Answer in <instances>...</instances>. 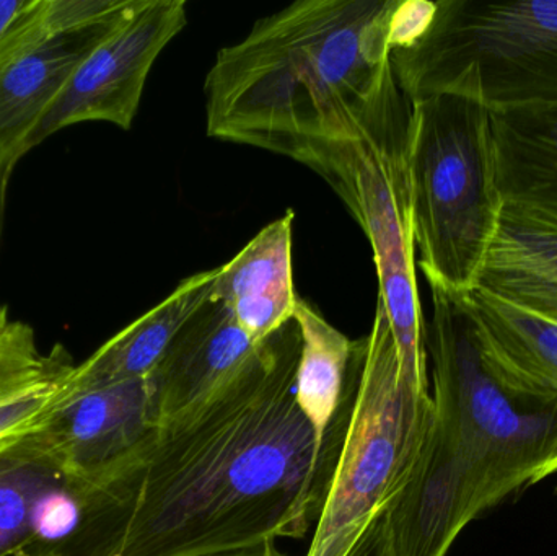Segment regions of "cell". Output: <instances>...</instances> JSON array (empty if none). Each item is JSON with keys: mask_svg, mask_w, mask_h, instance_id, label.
Instances as JSON below:
<instances>
[{"mask_svg": "<svg viewBox=\"0 0 557 556\" xmlns=\"http://www.w3.org/2000/svg\"><path fill=\"white\" fill-rule=\"evenodd\" d=\"M295 320L231 381L172 420L85 496L48 556H276L317 524L343 437L323 447L295 400Z\"/></svg>", "mask_w": 557, "mask_h": 556, "instance_id": "1", "label": "cell"}, {"mask_svg": "<svg viewBox=\"0 0 557 556\" xmlns=\"http://www.w3.org/2000/svg\"><path fill=\"white\" fill-rule=\"evenodd\" d=\"M431 287L432 423L389 506L396 556H447L484 512L557 473V394L491 356L465 294Z\"/></svg>", "mask_w": 557, "mask_h": 556, "instance_id": "2", "label": "cell"}, {"mask_svg": "<svg viewBox=\"0 0 557 556\" xmlns=\"http://www.w3.org/2000/svg\"><path fill=\"white\" fill-rule=\"evenodd\" d=\"M399 0H298L215 55L208 136L270 150L317 172L359 139L396 81L389 28Z\"/></svg>", "mask_w": 557, "mask_h": 556, "instance_id": "3", "label": "cell"}, {"mask_svg": "<svg viewBox=\"0 0 557 556\" xmlns=\"http://www.w3.org/2000/svg\"><path fill=\"white\" fill-rule=\"evenodd\" d=\"M431 392L408 381L383 304L356 342L344 395L343 437L305 556H347L411 480L432 423Z\"/></svg>", "mask_w": 557, "mask_h": 556, "instance_id": "4", "label": "cell"}, {"mask_svg": "<svg viewBox=\"0 0 557 556\" xmlns=\"http://www.w3.org/2000/svg\"><path fill=\"white\" fill-rule=\"evenodd\" d=\"M408 165L419 267L429 286L471 293L504 209L493 114L458 95L414 101Z\"/></svg>", "mask_w": 557, "mask_h": 556, "instance_id": "5", "label": "cell"}, {"mask_svg": "<svg viewBox=\"0 0 557 556\" xmlns=\"http://www.w3.org/2000/svg\"><path fill=\"white\" fill-rule=\"evenodd\" d=\"M409 100L458 95L490 111L557 108V0H438L425 32L389 51Z\"/></svg>", "mask_w": 557, "mask_h": 556, "instance_id": "6", "label": "cell"}, {"mask_svg": "<svg viewBox=\"0 0 557 556\" xmlns=\"http://www.w3.org/2000/svg\"><path fill=\"white\" fill-rule=\"evenodd\" d=\"M412 101L393 82L362 136L344 144L318 175L337 193L372 248L385 307L408 381L429 392L425 320L416 280L409 193Z\"/></svg>", "mask_w": 557, "mask_h": 556, "instance_id": "7", "label": "cell"}, {"mask_svg": "<svg viewBox=\"0 0 557 556\" xmlns=\"http://www.w3.org/2000/svg\"><path fill=\"white\" fill-rule=\"evenodd\" d=\"M185 0H133L95 45L33 133L26 152L81 123L129 131L157 58L188 23Z\"/></svg>", "mask_w": 557, "mask_h": 556, "instance_id": "8", "label": "cell"}, {"mask_svg": "<svg viewBox=\"0 0 557 556\" xmlns=\"http://www.w3.org/2000/svg\"><path fill=\"white\" fill-rule=\"evenodd\" d=\"M159 408L149 379L72 395L33 434L81 495L156 433Z\"/></svg>", "mask_w": 557, "mask_h": 556, "instance_id": "9", "label": "cell"}, {"mask_svg": "<svg viewBox=\"0 0 557 556\" xmlns=\"http://www.w3.org/2000/svg\"><path fill=\"white\" fill-rule=\"evenodd\" d=\"M127 7L100 25L49 38L12 58L0 59V219L10 176L28 153L26 146L33 133L77 65L113 28Z\"/></svg>", "mask_w": 557, "mask_h": 556, "instance_id": "10", "label": "cell"}, {"mask_svg": "<svg viewBox=\"0 0 557 556\" xmlns=\"http://www.w3.org/2000/svg\"><path fill=\"white\" fill-rule=\"evenodd\" d=\"M260 343L244 332L231 310L209 300L176 333L149 375L160 423L206 400L253 358Z\"/></svg>", "mask_w": 557, "mask_h": 556, "instance_id": "11", "label": "cell"}, {"mask_svg": "<svg viewBox=\"0 0 557 556\" xmlns=\"http://www.w3.org/2000/svg\"><path fill=\"white\" fill-rule=\"evenodd\" d=\"M294 211L268 224L237 257L219 267L212 299L231 310L238 325L264 342L294 320L297 294L292 267Z\"/></svg>", "mask_w": 557, "mask_h": 556, "instance_id": "12", "label": "cell"}, {"mask_svg": "<svg viewBox=\"0 0 557 556\" xmlns=\"http://www.w3.org/2000/svg\"><path fill=\"white\" fill-rule=\"evenodd\" d=\"M219 268L186 277L159 306L121 330L72 374V395L146 379L162 361L176 333L212 299Z\"/></svg>", "mask_w": 557, "mask_h": 556, "instance_id": "13", "label": "cell"}, {"mask_svg": "<svg viewBox=\"0 0 557 556\" xmlns=\"http://www.w3.org/2000/svg\"><path fill=\"white\" fill-rule=\"evenodd\" d=\"M491 114L504 202L557 227V108Z\"/></svg>", "mask_w": 557, "mask_h": 556, "instance_id": "14", "label": "cell"}, {"mask_svg": "<svg viewBox=\"0 0 557 556\" xmlns=\"http://www.w3.org/2000/svg\"><path fill=\"white\" fill-rule=\"evenodd\" d=\"M478 287L557 322V227L504 202Z\"/></svg>", "mask_w": 557, "mask_h": 556, "instance_id": "15", "label": "cell"}, {"mask_svg": "<svg viewBox=\"0 0 557 556\" xmlns=\"http://www.w3.org/2000/svg\"><path fill=\"white\" fill-rule=\"evenodd\" d=\"M487 351L530 384L557 394V322L490 291L465 294Z\"/></svg>", "mask_w": 557, "mask_h": 556, "instance_id": "16", "label": "cell"}, {"mask_svg": "<svg viewBox=\"0 0 557 556\" xmlns=\"http://www.w3.org/2000/svg\"><path fill=\"white\" fill-rule=\"evenodd\" d=\"M300 330V356L295 372V400L323 447L346 395L356 342L334 329L320 312L298 299L294 312Z\"/></svg>", "mask_w": 557, "mask_h": 556, "instance_id": "17", "label": "cell"}, {"mask_svg": "<svg viewBox=\"0 0 557 556\" xmlns=\"http://www.w3.org/2000/svg\"><path fill=\"white\" fill-rule=\"evenodd\" d=\"M65 486L74 483L33 434L0 454V556L36 551L39 505Z\"/></svg>", "mask_w": 557, "mask_h": 556, "instance_id": "18", "label": "cell"}, {"mask_svg": "<svg viewBox=\"0 0 557 556\" xmlns=\"http://www.w3.org/2000/svg\"><path fill=\"white\" fill-rule=\"evenodd\" d=\"M75 365L64 345L42 353L33 326L13 319L9 307L0 304V405Z\"/></svg>", "mask_w": 557, "mask_h": 556, "instance_id": "19", "label": "cell"}, {"mask_svg": "<svg viewBox=\"0 0 557 556\" xmlns=\"http://www.w3.org/2000/svg\"><path fill=\"white\" fill-rule=\"evenodd\" d=\"M347 556H396L388 509L370 522Z\"/></svg>", "mask_w": 557, "mask_h": 556, "instance_id": "20", "label": "cell"}, {"mask_svg": "<svg viewBox=\"0 0 557 556\" xmlns=\"http://www.w3.org/2000/svg\"><path fill=\"white\" fill-rule=\"evenodd\" d=\"M26 0H0V35L10 22L15 18L16 13L23 9Z\"/></svg>", "mask_w": 557, "mask_h": 556, "instance_id": "21", "label": "cell"}, {"mask_svg": "<svg viewBox=\"0 0 557 556\" xmlns=\"http://www.w3.org/2000/svg\"><path fill=\"white\" fill-rule=\"evenodd\" d=\"M276 556H285V555H282V554H277Z\"/></svg>", "mask_w": 557, "mask_h": 556, "instance_id": "22", "label": "cell"}]
</instances>
